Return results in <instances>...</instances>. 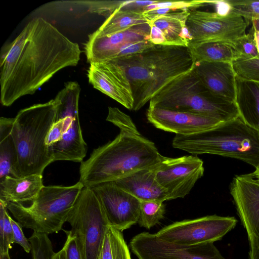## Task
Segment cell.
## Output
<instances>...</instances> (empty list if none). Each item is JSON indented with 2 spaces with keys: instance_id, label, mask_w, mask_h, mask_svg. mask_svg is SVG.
<instances>
[{
  "instance_id": "cell-23",
  "label": "cell",
  "mask_w": 259,
  "mask_h": 259,
  "mask_svg": "<svg viewBox=\"0 0 259 259\" xmlns=\"http://www.w3.org/2000/svg\"><path fill=\"white\" fill-rule=\"evenodd\" d=\"M14 118H0V179L17 178L18 155L11 135Z\"/></svg>"
},
{
  "instance_id": "cell-18",
  "label": "cell",
  "mask_w": 259,
  "mask_h": 259,
  "mask_svg": "<svg viewBox=\"0 0 259 259\" xmlns=\"http://www.w3.org/2000/svg\"><path fill=\"white\" fill-rule=\"evenodd\" d=\"M190 8L159 16L148 22L154 45L188 47L190 40L186 26Z\"/></svg>"
},
{
  "instance_id": "cell-39",
  "label": "cell",
  "mask_w": 259,
  "mask_h": 259,
  "mask_svg": "<svg viewBox=\"0 0 259 259\" xmlns=\"http://www.w3.org/2000/svg\"><path fill=\"white\" fill-rule=\"evenodd\" d=\"M253 177L259 181V165L256 168H255V170L252 173Z\"/></svg>"
},
{
  "instance_id": "cell-20",
  "label": "cell",
  "mask_w": 259,
  "mask_h": 259,
  "mask_svg": "<svg viewBox=\"0 0 259 259\" xmlns=\"http://www.w3.org/2000/svg\"><path fill=\"white\" fill-rule=\"evenodd\" d=\"M113 182L141 201L170 200L167 192L156 179L154 166L138 170Z\"/></svg>"
},
{
  "instance_id": "cell-16",
  "label": "cell",
  "mask_w": 259,
  "mask_h": 259,
  "mask_svg": "<svg viewBox=\"0 0 259 259\" xmlns=\"http://www.w3.org/2000/svg\"><path fill=\"white\" fill-rule=\"evenodd\" d=\"M230 193L249 244H259V181L252 174L235 176Z\"/></svg>"
},
{
  "instance_id": "cell-31",
  "label": "cell",
  "mask_w": 259,
  "mask_h": 259,
  "mask_svg": "<svg viewBox=\"0 0 259 259\" xmlns=\"http://www.w3.org/2000/svg\"><path fill=\"white\" fill-rule=\"evenodd\" d=\"M231 43L239 54L240 59L259 58L254 37V29L252 26L247 33L231 41Z\"/></svg>"
},
{
  "instance_id": "cell-38",
  "label": "cell",
  "mask_w": 259,
  "mask_h": 259,
  "mask_svg": "<svg viewBox=\"0 0 259 259\" xmlns=\"http://www.w3.org/2000/svg\"><path fill=\"white\" fill-rule=\"evenodd\" d=\"M252 26L257 31H259V18L254 20L251 22Z\"/></svg>"
},
{
  "instance_id": "cell-29",
  "label": "cell",
  "mask_w": 259,
  "mask_h": 259,
  "mask_svg": "<svg viewBox=\"0 0 259 259\" xmlns=\"http://www.w3.org/2000/svg\"><path fill=\"white\" fill-rule=\"evenodd\" d=\"M10 217L6 202L0 200V254L9 253L14 243Z\"/></svg>"
},
{
  "instance_id": "cell-21",
  "label": "cell",
  "mask_w": 259,
  "mask_h": 259,
  "mask_svg": "<svg viewBox=\"0 0 259 259\" xmlns=\"http://www.w3.org/2000/svg\"><path fill=\"white\" fill-rule=\"evenodd\" d=\"M44 186L41 175L20 178L7 176L0 179V200L6 202L30 203Z\"/></svg>"
},
{
  "instance_id": "cell-37",
  "label": "cell",
  "mask_w": 259,
  "mask_h": 259,
  "mask_svg": "<svg viewBox=\"0 0 259 259\" xmlns=\"http://www.w3.org/2000/svg\"><path fill=\"white\" fill-rule=\"evenodd\" d=\"M254 37L257 51L259 54V31L254 29Z\"/></svg>"
},
{
  "instance_id": "cell-30",
  "label": "cell",
  "mask_w": 259,
  "mask_h": 259,
  "mask_svg": "<svg viewBox=\"0 0 259 259\" xmlns=\"http://www.w3.org/2000/svg\"><path fill=\"white\" fill-rule=\"evenodd\" d=\"M28 240L31 245L32 259L52 258L55 252L47 234L33 232Z\"/></svg>"
},
{
  "instance_id": "cell-22",
  "label": "cell",
  "mask_w": 259,
  "mask_h": 259,
  "mask_svg": "<svg viewBox=\"0 0 259 259\" xmlns=\"http://www.w3.org/2000/svg\"><path fill=\"white\" fill-rule=\"evenodd\" d=\"M235 102L239 117L259 132V81L236 77Z\"/></svg>"
},
{
  "instance_id": "cell-35",
  "label": "cell",
  "mask_w": 259,
  "mask_h": 259,
  "mask_svg": "<svg viewBox=\"0 0 259 259\" xmlns=\"http://www.w3.org/2000/svg\"><path fill=\"white\" fill-rule=\"evenodd\" d=\"M249 259H259V244H250Z\"/></svg>"
},
{
  "instance_id": "cell-14",
  "label": "cell",
  "mask_w": 259,
  "mask_h": 259,
  "mask_svg": "<svg viewBox=\"0 0 259 259\" xmlns=\"http://www.w3.org/2000/svg\"><path fill=\"white\" fill-rule=\"evenodd\" d=\"M90 188L98 197L110 226L122 231L138 223L141 201L136 197L113 182Z\"/></svg>"
},
{
  "instance_id": "cell-36",
  "label": "cell",
  "mask_w": 259,
  "mask_h": 259,
  "mask_svg": "<svg viewBox=\"0 0 259 259\" xmlns=\"http://www.w3.org/2000/svg\"><path fill=\"white\" fill-rule=\"evenodd\" d=\"M52 259H67L65 248H62L57 252H55Z\"/></svg>"
},
{
  "instance_id": "cell-1",
  "label": "cell",
  "mask_w": 259,
  "mask_h": 259,
  "mask_svg": "<svg viewBox=\"0 0 259 259\" xmlns=\"http://www.w3.org/2000/svg\"><path fill=\"white\" fill-rule=\"evenodd\" d=\"M79 45L41 17L31 20L0 58L1 102L10 106L19 98L33 94L55 74L76 66Z\"/></svg>"
},
{
  "instance_id": "cell-7",
  "label": "cell",
  "mask_w": 259,
  "mask_h": 259,
  "mask_svg": "<svg viewBox=\"0 0 259 259\" xmlns=\"http://www.w3.org/2000/svg\"><path fill=\"white\" fill-rule=\"evenodd\" d=\"M83 185L44 186L31 202H6V207L21 226L47 235L60 231L67 222Z\"/></svg>"
},
{
  "instance_id": "cell-8",
  "label": "cell",
  "mask_w": 259,
  "mask_h": 259,
  "mask_svg": "<svg viewBox=\"0 0 259 259\" xmlns=\"http://www.w3.org/2000/svg\"><path fill=\"white\" fill-rule=\"evenodd\" d=\"M67 222L75 237L82 259H99L109 226L105 214L92 188L84 187L70 210Z\"/></svg>"
},
{
  "instance_id": "cell-3",
  "label": "cell",
  "mask_w": 259,
  "mask_h": 259,
  "mask_svg": "<svg viewBox=\"0 0 259 259\" xmlns=\"http://www.w3.org/2000/svg\"><path fill=\"white\" fill-rule=\"evenodd\" d=\"M115 60L130 80L134 111L142 108L171 81L192 70L195 63L188 47L163 45Z\"/></svg>"
},
{
  "instance_id": "cell-13",
  "label": "cell",
  "mask_w": 259,
  "mask_h": 259,
  "mask_svg": "<svg viewBox=\"0 0 259 259\" xmlns=\"http://www.w3.org/2000/svg\"><path fill=\"white\" fill-rule=\"evenodd\" d=\"M156 178L167 192L170 200L184 198L204 174L202 160L196 156L178 158L162 156L154 166Z\"/></svg>"
},
{
  "instance_id": "cell-19",
  "label": "cell",
  "mask_w": 259,
  "mask_h": 259,
  "mask_svg": "<svg viewBox=\"0 0 259 259\" xmlns=\"http://www.w3.org/2000/svg\"><path fill=\"white\" fill-rule=\"evenodd\" d=\"M194 69L209 91L235 101L236 75L232 63L195 62Z\"/></svg>"
},
{
  "instance_id": "cell-25",
  "label": "cell",
  "mask_w": 259,
  "mask_h": 259,
  "mask_svg": "<svg viewBox=\"0 0 259 259\" xmlns=\"http://www.w3.org/2000/svg\"><path fill=\"white\" fill-rule=\"evenodd\" d=\"M147 23L143 13L119 7L108 16L101 26L91 34L96 36H106L124 31L135 25Z\"/></svg>"
},
{
  "instance_id": "cell-2",
  "label": "cell",
  "mask_w": 259,
  "mask_h": 259,
  "mask_svg": "<svg viewBox=\"0 0 259 259\" xmlns=\"http://www.w3.org/2000/svg\"><path fill=\"white\" fill-rule=\"evenodd\" d=\"M154 143L136 127L122 128L111 141L95 149L81 162L79 181L84 187L115 181L140 169L158 164L162 157Z\"/></svg>"
},
{
  "instance_id": "cell-6",
  "label": "cell",
  "mask_w": 259,
  "mask_h": 259,
  "mask_svg": "<svg viewBox=\"0 0 259 259\" xmlns=\"http://www.w3.org/2000/svg\"><path fill=\"white\" fill-rule=\"evenodd\" d=\"M149 107L191 112L221 122L239 117L235 101L209 91L194 68L162 88L150 101Z\"/></svg>"
},
{
  "instance_id": "cell-40",
  "label": "cell",
  "mask_w": 259,
  "mask_h": 259,
  "mask_svg": "<svg viewBox=\"0 0 259 259\" xmlns=\"http://www.w3.org/2000/svg\"><path fill=\"white\" fill-rule=\"evenodd\" d=\"M0 259H11L9 253L0 254Z\"/></svg>"
},
{
  "instance_id": "cell-26",
  "label": "cell",
  "mask_w": 259,
  "mask_h": 259,
  "mask_svg": "<svg viewBox=\"0 0 259 259\" xmlns=\"http://www.w3.org/2000/svg\"><path fill=\"white\" fill-rule=\"evenodd\" d=\"M99 259H132L121 231L108 227Z\"/></svg>"
},
{
  "instance_id": "cell-11",
  "label": "cell",
  "mask_w": 259,
  "mask_h": 259,
  "mask_svg": "<svg viewBox=\"0 0 259 259\" xmlns=\"http://www.w3.org/2000/svg\"><path fill=\"white\" fill-rule=\"evenodd\" d=\"M247 25L243 18L233 14L190 9L186 22L190 38L188 46L233 41L246 34Z\"/></svg>"
},
{
  "instance_id": "cell-33",
  "label": "cell",
  "mask_w": 259,
  "mask_h": 259,
  "mask_svg": "<svg viewBox=\"0 0 259 259\" xmlns=\"http://www.w3.org/2000/svg\"><path fill=\"white\" fill-rule=\"evenodd\" d=\"M10 221L13 229L14 243L18 244L26 252L29 253L31 251V245L23 232V227L11 217H10Z\"/></svg>"
},
{
  "instance_id": "cell-27",
  "label": "cell",
  "mask_w": 259,
  "mask_h": 259,
  "mask_svg": "<svg viewBox=\"0 0 259 259\" xmlns=\"http://www.w3.org/2000/svg\"><path fill=\"white\" fill-rule=\"evenodd\" d=\"M165 208L163 202L141 201L140 218L138 221L139 225L147 229L155 226L163 219Z\"/></svg>"
},
{
  "instance_id": "cell-9",
  "label": "cell",
  "mask_w": 259,
  "mask_h": 259,
  "mask_svg": "<svg viewBox=\"0 0 259 259\" xmlns=\"http://www.w3.org/2000/svg\"><path fill=\"white\" fill-rule=\"evenodd\" d=\"M148 23L135 25L106 36L90 34L84 45L88 62L94 64L119 59L141 52L153 45Z\"/></svg>"
},
{
  "instance_id": "cell-5",
  "label": "cell",
  "mask_w": 259,
  "mask_h": 259,
  "mask_svg": "<svg viewBox=\"0 0 259 259\" xmlns=\"http://www.w3.org/2000/svg\"><path fill=\"white\" fill-rule=\"evenodd\" d=\"M172 146L194 155L206 153L236 158L255 168L259 165V132L239 117L197 134L176 135Z\"/></svg>"
},
{
  "instance_id": "cell-15",
  "label": "cell",
  "mask_w": 259,
  "mask_h": 259,
  "mask_svg": "<svg viewBox=\"0 0 259 259\" xmlns=\"http://www.w3.org/2000/svg\"><path fill=\"white\" fill-rule=\"evenodd\" d=\"M93 87L129 110H133L134 100L127 75L115 59L90 64L87 70Z\"/></svg>"
},
{
  "instance_id": "cell-10",
  "label": "cell",
  "mask_w": 259,
  "mask_h": 259,
  "mask_svg": "<svg viewBox=\"0 0 259 259\" xmlns=\"http://www.w3.org/2000/svg\"><path fill=\"white\" fill-rule=\"evenodd\" d=\"M237 223L233 217L207 215L175 222L162 228L155 235L164 241L182 245L213 243L221 240L234 228Z\"/></svg>"
},
{
  "instance_id": "cell-32",
  "label": "cell",
  "mask_w": 259,
  "mask_h": 259,
  "mask_svg": "<svg viewBox=\"0 0 259 259\" xmlns=\"http://www.w3.org/2000/svg\"><path fill=\"white\" fill-rule=\"evenodd\" d=\"M232 63L236 75L238 77L259 81V58L238 59Z\"/></svg>"
},
{
  "instance_id": "cell-4",
  "label": "cell",
  "mask_w": 259,
  "mask_h": 259,
  "mask_svg": "<svg viewBox=\"0 0 259 259\" xmlns=\"http://www.w3.org/2000/svg\"><path fill=\"white\" fill-rule=\"evenodd\" d=\"M56 118L54 99L23 109L14 118L11 135L18 155L17 178L42 176L46 167L54 162L46 139Z\"/></svg>"
},
{
  "instance_id": "cell-24",
  "label": "cell",
  "mask_w": 259,
  "mask_h": 259,
  "mask_svg": "<svg viewBox=\"0 0 259 259\" xmlns=\"http://www.w3.org/2000/svg\"><path fill=\"white\" fill-rule=\"evenodd\" d=\"M195 62H231L240 57L230 41H210L189 45Z\"/></svg>"
},
{
  "instance_id": "cell-12",
  "label": "cell",
  "mask_w": 259,
  "mask_h": 259,
  "mask_svg": "<svg viewBox=\"0 0 259 259\" xmlns=\"http://www.w3.org/2000/svg\"><path fill=\"white\" fill-rule=\"evenodd\" d=\"M130 246L139 259H225L213 242L182 245L142 232L135 236Z\"/></svg>"
},
{
  "instance_id": "cell-34",
  "label": "cell",
  "mask_w": 259,
  "mask_h": 259,
  "mask_svg": "<svg viewBox=\"0 0 259 259\" xmlns=\"http://www.w3.org/2000/svg\"><path fill=\"white\" fill-rule=\"evenodd\" d=\"M67 238L63 247L67 259H82L75 236L69 231H65Z\"/></svg>"
},
{
  "instance_id": "cell-28",
  "label": "cell",
  "mask_w": 259,
  "mask_h": 259,
  "mask_svg": "<svg viewBox=\"0 0 259 259\" xmlns=\"http://www.w3.org/2000/svg\"><path fill=\"white\" fill-rule=\"evenodd\" d=\"M228 13L241 17L248 24L259 18V1H225Z\"/></svg>"
},
{
  "instance_id": "cell-17",
  "label": "cell",
  "mask_w": 259,
  "mask_h": 259,
  "mask_svg": "<svg viewBox=\"0 0 259 259\" xmlns=\"http://www.w3.org/2000/svg\"><path fill=\"white\" fill-rule=\"evenodd\" d=\"M146 115L148 121L156 128L176 135H193L221 123L215 119L200 114L153 107H149Z\"/></svg>"
}]
</instances>
